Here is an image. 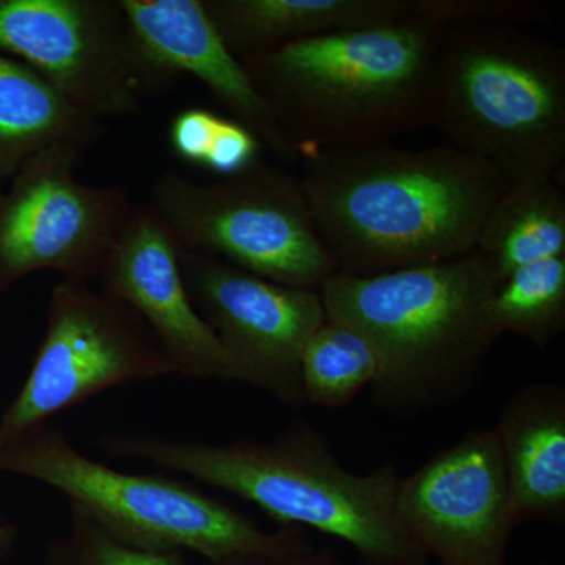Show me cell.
<instances>
[{"mask_svg":"<svg viewBox=\"0 0 565 565\" xmlns=\"http://www.w3.org/2000/svg\"><path fill=\"white\" fill-rule=\"evenodd\" d=\"M148 204L182 252L316 291L338 273L316 234L300 178L281 167L259 161L212 182L167 170Z\"/></svg>","mask_w":565,"mask_h":565,"instance_id":"7","label":"cell"},{"mask_svg":"<svg viewBox=\"0 0 565 565\" xmlns=\"http://www.w3.org/2000/svg\"><path fill=\"white\" fill-rule=\"evenodd\" d=\"M430 565H437V564H435V563H430Z\"/></svg>","mask_w":565,"mask_h":565,"instance_id":"26","label":"cell"},{"mask_svg":"<svg viewBox=\"0 0 565 565\" xmlns=\"http://www.w3.org/2000/svg\"><path fill=\"white\" fill-rule=\"evenodd\" d=\"M500 440L516 526L565 523V390L531 384L505 403Z\"/></svg>","mask_w":565,"mask_h":565,"instance_id":"15","label":"cell"},{"mask_svg":"<svg viewBox=\"0 0 565 565\" xmlns=\"http://www.w3.org/2000/svg\"><path fill=\"white\" fill-rule=\"evenodd\" d=\"M475 252L494 282L520 267L565 255V193L553 180L512 182L487 212Z\"/></svg>","mask_w":565,"mask_h":565,"instance_id":"18","label":"cell"},{"mask_svg":"<svg viewBox=\"0 0 565 565\" xmlns=\"http://www.w3.org/2000/svg\"><path fill=\"white\" fill-rule=\"evenodd\" d=\"M316 234L338 273L375 277L475 252L487 212L512 184L451 145L329 148L299 159Z\"/></svg>","mask_w":565,"mask_h":565,"instance_id":"1","label":"cell"},{"mask_svg":"<svg viewBox=\"0 0 565 565\" xmlns=\"http://www.w3.org/2000/svg\"><path fill=\"white\" fill-rule=\"evenodd\" d=\"M239 61L349 29L412 18V0H202Z\"/></svg>","mask_w":565,"mask_h":565,"instance_id":"16","label":"cell"},{"mask_svg":"<svg viewBox=\"0 0 565 565\" xmlns=\"http://www.w3.org/2000/svg\"><path fill=\"white\" fill-rule=\"evenodd\" d=\"M102 291L132 307L177 374L241 382L239 367L196 311L181 270V248L150 204H136L107 256Z\"/></svg>","mask_w":565,"mask_h":565,"instance_id":"13","label":"cell"},{"mask_svg":"<svg viewBox=\"0 0 565 565\" xmlns=\"http://www.w3.org/2000/svg\"><path fill=\"white\" fill-rule=\"evenodd\" d=\"M494 286L484 259L471 252L375 277L337 273L319 292L327 318L351 326L377 353L373 403L411 418L455 407L481 386L503 337L492 313Z\"/></svg>","mask_w":565,"mask_h":565,"instance_id":"3","label":"cell"},{"mask_svg":"<svg viewBox=\"0 0 565 565\" xmlns=\"http://www.w3.org/2000/svg\"><path fill=\"white\" fill-rule=\"evenodd\" d=\"M20 539V526L14 523H0V563L10 556Z\"/></svg>","mask_w":565,"mask_h":565,"instance_id":"25","label":"cell"},{"mask_svg":"<svg viewBox=\"0 0 565 565\" xmlns=\"http://www.w3.org/2000/svg\"><path fill=\"white\" fill-rule=\"evenodd\" d=\"M104 132L31 66L0 54V182L50 148L88 151Z\"/></svg>","mask_w":565,"mask_h":565,"instance_id":"17","label":"cell"},{"mask_svg":"<svg viewBox=\"0 0 565 565\" xmlns=\"http://www.w3.org/2000/svg\"><path fill=\"white\" fill-rule=\"evenodd\" d=\"M492 313L501 333L548 349L565 333V255L520 267L498 282Z\"/></svg>","mask_w":565,"mask_h":565,"instance_id":"20","label":"cell"},{"mask_svg":"<svg viewBox=\"0 0 565 565\" xmlns=\"http://www.w3.org/2000/svg\"><path fill=\"white\" fill-rule=\"evenodd\" d=\"M445 32L446 25L412 17L297 41L241 62L300 159L430 128Z\"/></svg>","mask_w":565,"mask_h":565,"instance_id":"4","label":"cell"},{"mask_svg":"<svg viewBox=\"0 0 565 565\" xmlns=\"http://www.w3.org/2000/svg\"><path fill=\"white\" fill-rule=\"evenodd\" d=\"M0 473L57 490L71 509L141 552H192L214 565L234 556L285 555L315 546L303 527L263 530L250 516L188 482L98 462L50 423L0 445Z\"/></svg>","mask_w":565,"mask_h":565,"instance_id":"6","label":"cell"},{"mask_svg":"<svg viewBox=\"0 0 565 565\" xmlns=\"http://www.w3.org/2000/svg\"><path fill=\"white\" fill-rule=\"evenodd\" d=\"M181 270L196 311L236 362L243 384L289 407L303 405L300 355L327 321L321 292L182 250Z\"/></svg>","mask_w":565,"mask_h":565,"instance_id":"11","label":"cell"},{"mask_svg":"<svg viewBox=\"0 0 565 565\" xmlns=\"http://www.w3.org/2000/svg\"><path fill=\"white\" fill-rule=\"evenodd\" d=\"M557 13L559 3L552 0H412V17L441 25L523 28Z\"/></svg>","mask_w":565,"mask_h":565,"instance_id":"22","label":"cell"},{"mask_svg":"<svg viewBox=\"0 0 565 565\" xmlns=\"http://www.w3.org/2000/svg\"><path fill=\"white\" fill-rule=\"evenodd\" d=\"M111 459L154 465L258 505L280 525L311 527L340 539L360 565H430L404 530L396 501V463L353 473L307 422H294L273 440L230 444L173 440L159 435H106Z\"/></svg>","mask_w":565,"mask_h":565,"instance_id":"2","label":"cell"},{"mask_svg":"<svg viewBox=\"0 0 565 565\" xmlns=\"http://www.w3.org/2000/svg\"><path fill=\"white\" fill-rule=\"evenodd\" d=\"M177 374L150 327L90 282L62 280L20 392L0 416V445L107 390Z\"/></svg>","mask_w":565,"mask_h":565,"instance_id":"9","label":"cell"},{"mask_svg":"<svg viewBox=\"0 0 565 565\" xmlns=\"http://www.w3.org/2000/svg\"><path fill=\"white\" fill-rule=\"evenodd\" d=\"M134 31L167 70L191 74L282 161H297L273 110L256 90L243 62L228 50L202 0H120Z\"/></svg>","mask_w":565,"mask_h":565,"instance_id":"14","label":"cell"},{"mask_svg":"<svg viewBox=\"0 0 565 565\" xmlns=\"http://www.w3.org/2000/svg\"><path fill=\"white\" fill-rule=\"evenodd\" d=\"M87 151L40 152L0 191V297L22 278L54 270L98 280L136 203L121 185L92 188L74 177Z\"/></svg>","mask_w":565,"mask_h":565,"instance_id":"10","label":"cell"},{"mask_svg":"<svg viewBox=\"0 0 565 565\" xmlns=\"http://www.w3.org/2000/svg\"><path fill=\"white\" fill-rule=\"evenodd\" d=\"M381 375L373 345L348 323L327 321L303 345L300 381L305 403L323 408L345 407Z\"/></svg>","mask_w":565,"mask_h":565,"instance_id":"19","label":"cell"},{"mask_svg":"<svg viewBox=\"0 0 565 565\" xmlns=\"http://www.w3.org/2000/svg\"><path fill=\"white\" fill-rule=\"evenodd\" d=\"M0 54L102 122L132 117L181 79L141 43L120 0H0Z\"/></svg>","mask_w":565,"mask_h":565,"instance_id":"8","label":"cell"},{"mask_svg":"<svg viewBox=\"0 0 565 565\" xmlns=\"http://www.w3.org/2000/svg\"><path fill=\"white\" fill-rule=\"evenodd\" d=\"M222 118L221 115L202 107L180 111L170 125V143L173 151L182 161L203 167L214 145Z\"/></svg>","mask_w":565,"mask_h":565,"instance_id":"23","label":"cell"},{"mask_svg":"<svg viewBox=\"0 0 565 565\" xmlns=\"http://www.w3.org/2000/svg\"><path fill=\"white\" fill-rule=\"evenodd\" d=\"M214 565H360L345 563L343 557L338 555L332 546L322 548L302 550V552L285 553V555H267V553H255V555H241L230 557L222 563Z\"/></svg>","mask_w":565,"mask_h":565,"instance_id":"24","label":"cell"},{"mask_svg":"<svg viewBox=\"0 0 565 565\" xmlns=\"http://www.w3.org/2000/svg\"><path fill=\"white\" fill-rule=\"evenodd\" d=\"M430 128L511 182L553 180L565 159V52L523 28L446 25Z\"/></svg>","mask_w":565,"mask_h":565,"instance_id":"5","label":"cell"},{"mask_svg":"<svg viewBox=\"0 0 565 565\" xmlns=\"http://www.w3.org/2000/svg\"><path fill=\"white\" fill-rule=\"evenodd\" d=\"M396 511L437 565H509L516 523L494 429L465 434L401 479Z\"/></svg>","mask_w":565,"mask_h":565,"instance_id":"12","label":"cell"},{"mask_svg":"<svg viewBox=\"0 0 565 565\" xmlns=\"http://www.w3.org/2000/svg\"><path fill=\"white\" fill-rule=\"evenodd\" d=\"M39 565H189L184 553H150L111 537L92 519L70 508L68 531L52 539Z\"/></svg>","mask_w":565,"mask_h":565,"instance_id":"21","label":"cell"}]
</instances>
